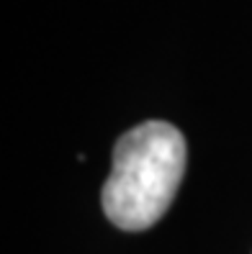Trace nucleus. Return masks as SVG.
I'll return each mask as SVG.
<instances>
[{
  "label": "nucleus",
  "mask_w": 252,
  "mask_h": 254,
  "mask_svg": "<svg viewBox=\"0 0 252 254\" xmlns=\"http://www.w3.org/2000/svg\"><path fill=\"white\" fill-rule=\"evenodd\" d=\"M185 136L168 121H144L113 146L100 205L121 231H147L168 213L185 175Z\"/></svg>",
  "instance_id": "1"
}]
</instances>
